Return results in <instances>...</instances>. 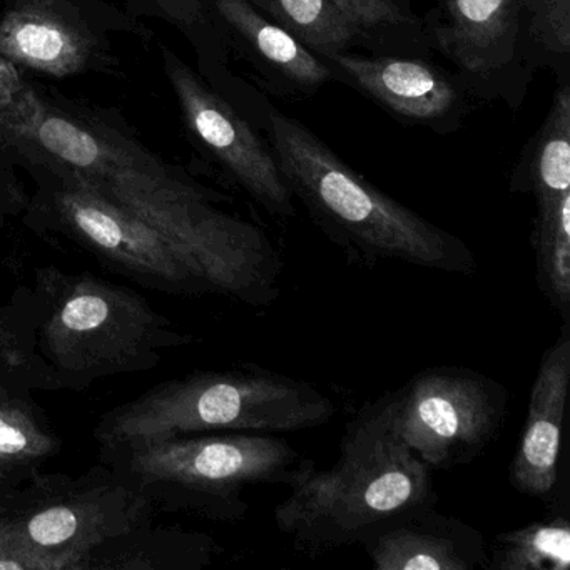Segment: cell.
<instances>
[{
	"mask_svg": "<svg viewBox=\"0 0 570 570\" xmlns=\"http://www.w3.org/2000/svg\"><path fill=\"white\" fill-rule=\"evenodd\" d=\"M165 68L183 118L199 145L269 215H295L293 195L278 163L262 138L228 101L203 85L202 79L171 52H165Z\"/></svg>",
	"mask_w": 570,
	"mask_h": 570,
	"instance_id": "11",
	"label": "cell"
},
{
	"mask_svg": "<svg viewBox=\"0 0 570 570\" xmlns=\"http://www.w3.org/2000/svg\"><path fill=\"white\" fill-rule=\"evenodd\" d=\"M423 32L472 98L522 105L535 68L519 0H436Z\"/></svg>",
	"mask_w": 570,
	"mask_h": 570,
	"instance_id": "10",
	"label": "cell"
},
{
	"mask_svg": "<svg viewBox=\"0 0 570 570\" xmlns=\"http://www.w3.org/2000/svg\"><path fill=\"white\" fill-rule=\"evenodd\" d=\"M206 0H159V6L168 12L171 18L185 22V24H196L203 18Z\"/></svg>",
	"mask_w": 570,
	"mask_h": 570,
	"instance_id": "27",
	"label": "cell"
},
{
	"mask_svg": "<svg viewBox=\"0 0 570 570\" xmlns=\"http://www.w3.org/2000/svg\"><path fill=\"white\" fill-rule=\"evenodd\" d=\"M0 380L31 393L65 390L38 348L32 289L21 288L11 303L0 305Z\"/></svg>",
	"mask_w": 570,
	"mask_h": 570,
	"instance_id": "21",
	"label": "cell"
},
{
	"mask_svg": "<svg viewBox=\"0 0 570 570\" xmlns=\"http://www.w3.org/2000/svg\"><path fill=\"white\" fill-rule=\"evenodd\" d=\"M49 195L52 228L106 265L159 292L206 295L212 286L191 256L125 206L68 176Z\"/></svg>",
	"mask_w": 570,
	"mask_h": 570,
	"instance_id": "9",
	"label": "cell"
},
{
	"mask_svg": "<svg viewBox=\"0 0 570 570\" xmlns=\"http://www.w3.org/2000/svg\"><path fill=\"white\" fill-rule=\"evenodd\" d=\"M269 21L298 39L305 48L328 62L366 46L362 32L346 18L335 0H248Z\"/></svg>",
	"mask_w": 570,
	"mask_h": 570,
	"instance_id": "20",
	"label": "cell"
},
{
	"mask_svg": "<svg viewBox=\"0 0 570 570\" xmlns=\"http://www.w3.org/2000/svg\"><path fill=\"white\" fill-rule=\"evenodd\" d=\"M533 68L567 71L570 56V0H519Z\"/></svg>",
	"mask_w": 570,
	"mask_h": 570,
	"instance_id": "25",
	"label": "cell"
},
{
	"mask_svg": "<svg viewBox=\"0 0 570 570\" xmlns=\"http://www.w3.org/2000/svg\"><path fill=\"white\" fill-rule=\"evenodd\" d=\"M570 566V520L553 510L546 519L499 533L489 553L493 570H567Z\"/></svg>",
	"mask_w": 570,
	"mask_h": 570,
	"instance_id": "22",
	"label": "cell"
},
{
	"mask_svg": "<svg viewBox=\"0 0 570 570\" xmlns=\"http://www.w3.org/2000/svg\"><path fill=\"white\" fill-rule=\"evenodd\" d=\"M373 51L429 48L412 0H335Z\"/></svg>",
	"mask_w": 570,
	"mask_h": 570,
	"instance_id": "24",
	"label": "cell"
},
{
	"mask_svg": "<svg viewBox=\"0 0 570 570\" xmlns=\"http://www.w3.org/2000/svg\"><path fill=\"white\" fill-rule=\"evenodd\" d=\"M29 86L22 81L18 66L12 65L8 59L0 58V145H4L6 131L11 126L19 105Z\"/></svg>",
	"mask_w": 570,
	"mask_h": 570,
	"instance_id": "26",
	"label": "cell"
},
{
	"mask_svg": "<svg viewBox=\"0 0 570 570\" xmlns=\"http://www.w3.org/2000/svg\"><path fill=\"white\" fill-rule=\"evenodd\" d=\"M56 176H68L125 206L178 243L213 293L252 306L279 298L282 262L268 236L213 206L216 196L183 181L122 136L79 121L26 92L4 136Z\"/></svg>",
	"mask_w": 570,
	"mask_h": 570,
	"instance_id": "1",
	"label": "cell"
},
{
	"mask_svg": "<svg viewBox=\"0 0 570 570\" xmlns=\"http://www.w3.org/2000/svg\"><path fill=\"white\" fill-rule=\"evenodd\" d=\"M153 510L125 473L101 462L79 476L39 472L0 492V532L58 570H89L96 547L151 522Z\"/></svg>",
	"mask_w": 570,
	"mask_h": 570,
	"instance_id": "7",
	"label": "cell"
},
{
	"mask_svg": "<svg viewBox=\"0 0 570 570\" xmlns=\"http://www.w3.org/2000/svg\"><path fill=\"white\" fill-rule=\"evenodd\" d=\"M265 129L293 198L346 252L372 263L475 272V256L463 239L380 191L302 122L268 106Z\"/></svg>",
	"mask_w": 570,
	"mask_h": 570,
	"instance_id": "2",
	"label": "cell"
},
{
	"mask_svg": "<svg viewBox=\"0 0 570 570\" xmlns=\"http://www.w3.org/2000/svg\"><path fill=\"white\" fill-rule=\"evenodd\" d=\"M96 38L56 0H19L0 18V58L42 75L66 78L91 65Z\"/></svg>",
	"mask_w": 570,
	"mask_h": 570,
	"instance_id": "15",
	"label": "cell"
},
{
	"mask_svg": "<svg viewBox=\"0 0 570 570\" xmlns=\"http://www.w3.org/2000/svg\"><path fill=\"white\" fill-rule=\"evenodd\" d=\"M61 439L31 392L0 380V492L42 472Z\"/></svg>",
	"mask_w": 570,
	"mask_h": 570,
	"instance_id": "18",
	"label": "cell"
},
{
	"mask_svg": "<svg viewBox=\"0 0 570 570\" xmlns=\"http://www.w3.org/2000/svg\"><path fill=\"white\" fill-rule=\"evenodd\" d=\"M570 385V330L563 325L559 338L543 352L530 390L525 425L510 463L513 489L549 502L559 485L563 419Z\"/></svg>",
	"mask_w": 570,
	"mask_h": 570,
	"instance_id": "14",
	"label": "cell"
},
{
	"mask_svg": "<svg viewBox=\"0 0 570 570\" xmlns=\"http://www.w3.org/2000/svg\"><path fill=\"white\" fill-rule=\"evenodd\" d=\"M363 547L376 570H476L489 567L482 532L439 512L433 503L413 507L370 530Z\"/></svg>",
	"mask_w": 570,
	"mask_h": 570,
	"instance_id": "13",
	"label": "cell"
},
{
	"mask_svg": "<svg viewBox=\"0 0 570 570\" xmlns=\"http://www.w3.org/2000/svg\"><path fill=\"white\" fill-rule=\"evenodd\" d=\"M219 21L265 81L289 95H312L335 78V69L248 0H215Z\"/></svg>",
	"mask_w": 570,
	"mask_h": 570,
	"instance_id": "16",
	"label": "cell"
},
{
	"mask_svg": "<svg viewBox=\"0 0 570 570\" xmlns=\"http://www.w3.org/2000/svg\"><path fill=\"white\" fill-rule=\"evenodd\" d=\"M533 248L540 289L563 322H569L570 196L537 203Z\"/></svg>",
	"mask_w": 570,
	"mask_h": 570,
	"instance_id": "23",
	"label": "cell"
},
{
	"mask_svg": "<svg viewBox=\"0 0 570 570\" xmlns=\"http://www.w3.org/2000/svg\"><path fill=\"white\" fill-rule=\"evenodd\" d=\"M336 405L312 383L259 366L198 372L159 383L108 410L101 449L198 433H285L326 425Z\"/></svg>",
	"mask_w": 570,
	"mask_h": 570,
	"instance_id": "4",
	"label": "cell"
},
{
	"mask_svg": "<svg viewBox=\"0 0 570 570\" xmlns=\"http://www.w3.org/2000/svg\"><path fill=\"white\" fill-rule=\"evenodd\" d=\"M513 191H530L537 203L570 196V85L560 82L549 115L512 179Z\"/></svg>",
	"mask_w": 570,
	"mask_h": 570,
	"instance_id": "19",
	"label": "cell"
},
{
	"mask_svg": "<svg viewBox=\"0 0 570 570\" xmlns=\"http://www.w3.org/2000/svg\"><path fill=\"white\" fill-rule=\"evenodd\" d=\"M222 552L215 539L183 529H153L151 522L101 543L89 570H199Z\"/></svg>",
	"mask_w": 570,
	"mask_h": 570,
	"instance_id": "17",
	"label": "cell"
},
{
	"mask_svg": "<svg viewBox=\"0 0 570 570\" xmlns=\"http://www.w3.org/2000/svg\"><path fill=\"white\" fill-rule=\"evenodd\" d=\"M4 213H6V208H4V206H2V202H0V218H2V216H4Z\"/></svg>",
	"mask_w": 570,
	"mask_h": 570,
	"instance_id": "28",
	"label": "cell"
},
{
	"mask_svg": "<svg viewBox=\"0 0 570 570\" xmlns=\"http://www.w3.org/2000/svg\"><path fill=\"white\" fill-rule=\"evenodd\" d=\"M288 489L275 522L309 552L360 543L385 520L435 503L432 470L393 435L380 400L346 426L333 466L313 462Z\"/></svg>",
	"mask_w": 570,
	"mask_h": 570,
	"instance_id": "3",
	"label": "cell"
},
{
	"mask_svg": "<svg viewBox=\"0 0 570 570\" xmlns=\"http://www.w3.org/2000/svg\"><path fill=\"white\" fill-rule=\"evenodd\" d=\"M32 298L39 352L65 389L148 372L163 353L195 342L145 296L89 273L39 268Z\"/></svg>",
	"mask_w": 570,
	"mask_h": 570,
	"instance_id": "5",
	"label": "cell"
},
{
	"mask_svg": "<svg viewBox=\"0 0 570 570\" xmlns=\"http://www.w3.org/2000/svg\"><path fill=\"white\" fill-rule=\"evenodd\" d=\"M393 435L430 470H450L482 455L507 416L502 383L462 366H433L380 396Z\"/></svg>",
	"mask_w": 570,
	"mask_h": 570,
	"instance_id": "8",
	"label": "cell"
},
{
	"mask_svg": "<svg viewBox=\"0 0 570 570\" xmlns=\"http://www.w3.org/2000/svg\"><path fill=\"white\" fill-rule=\"evenodd\" d=\"M102 462L125 473L153 505L205 519H245L255 485L292 487L312 465L272 433L216 432L101 449Z\"/></svg>",
	"mask_w": 570,
	"mask_h": 570,
	"instance_id": "6",
	"label": "cell"
},
{
	"mask_svg": "<svg viewBox=\"0 0 570 570\" xmlns=\"http://www.w3.org/2000/svg\"><path fill=\"white\" fill-rule=\"evenodd\" d=\"M328 65L400 121L442 135L462 125L472 98L455 72L419 56L343 52Z\"/></svg>",
	"mask_w": 570,
	"mask_h": 570,
	"instance_id": "12",
	"label": "cell"
}]
</instances>
